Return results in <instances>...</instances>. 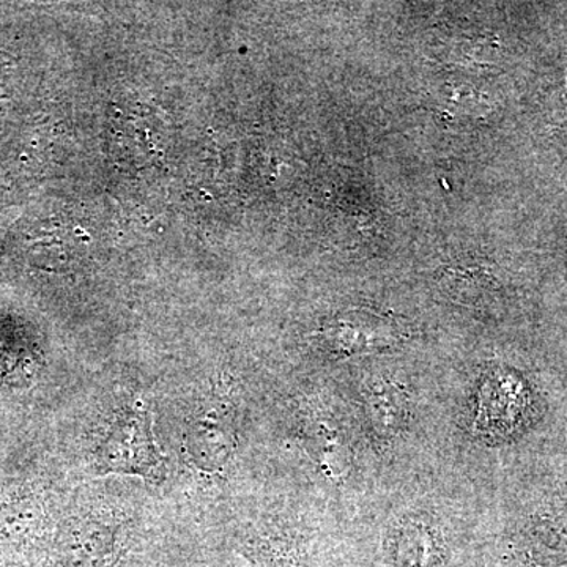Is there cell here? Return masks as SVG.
Returning <instances> with one entry per match:
<instances>
[{
    "label": "cell",
    "mask_w": 567,
    "mask_h": 567,
    "mask_svg": "<svg viewBox=\"0 0 567 567\" xmlns=\"http://www.w3.org/2000/svg\"><path fill=\"white\" fill-rule=\"evenodd\" d=\"M96 462L103 473L148 481L162 477L166 457L156 445L151 412L141 401H134L112 417L96 450Z\"/></svg>",
    "instance_id": "obj_1"
},
{
    "label": "cell",
    "mask_w": 567,
    "mask_h": 567,
    "mask_svg": "<svg viewBox=\"0 0 567 567\" xmlns=\"http://www.w3.org/2000/svg\"><path fill=\"white\" fill-rule=\"evenodd\" d=\"M235 412L226 399L212 398L189 421L185 435L186 456L203 472H221L233 456Z\"/></svg>",
    "instance_id": "obj_2"
},
{
    "label": "cell",
    "mask_w": 567,
    "mask_h": 567,
    "mask_svg": "<svg viewBox=\"0 0 567 567\" xmlns=\"http://www.w3.org/2000/svg\"><path fill=\"white\" fill-rule=\"evenodd\" d=\"M480 413L476 429L480 434L505 436L516 429L527 406V393L513 375L496 374L488 377L481 388Z\"/></svg>",
    "instance_id": "obj_3"
},
{
    "label": "cell",
    "mask_w": 567,
    "mask_h": 567,
    "mask_svg": "<svg viewBox=\"0 0 567 567\" xmlns=\"http://www.w3.org/2000/svg\"><path fill=\"white\" fill-rule=\"evenodd\" d=\"M404 395L394 393V388L386 390H375L371 395L372 420H374L377 431L382 434L391 435L399 429V421L404 410Z\"/></svg>",
    "instance_id": "obj_5"
},
{
    "label": "cell",
    "mask_w": 567,
    "mask_h": 567,
    "mask_svg": "<svg viewBox=\"0 0 567 567\" xmlns=\"http://www.w3.org/2000/svg\"><path fill=\"white\" fill-rule=\"evenodd\" d=\"M306 451L330 476H339L347 466L342 432L323 417H309L301 431Z\"/></svg>",
    "instance_id": "obj_4"
}]
</instances>
